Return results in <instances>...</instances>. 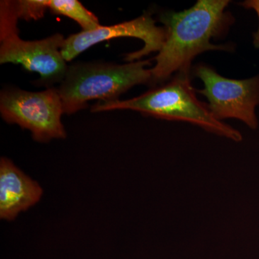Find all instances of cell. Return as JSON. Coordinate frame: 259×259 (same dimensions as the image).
Returning <instances> with one entry per match:
<instances>
[{
    "label": "cell",
    "mask_w": 259,
    "mask_h": 259,
    "mask_svg": "<svg viewBox=\"0 0 259 259\" xmlns=\"http://www.w3.org/2000/svg\"><path fill=\"white\" fill-rule=\"evenodd\" d=\"M229 0H198L190 9L162 13L166 40L154 58L152 83L163 82L175 72H190L191 63L207 51H231L228 45H214L211 39L228 32L233 18L226 8Z\"/></svg>",
    "instance_id": "cell-1"
},
{
    "label": "cell",
    "mask_w": 259,
    "mask_h": 259,
    "mask_svg": "<svg viewBox=\"0 0 259 259\" xmlns=\"http://www.w3.org/2000/svg\"><path fill=\"white\" fill-rule=\"evenodd\" d=\"M195 91L191 84L190 72L180 71L163 86L123 101L97 102L92 107L91 112L134 110L163 120L185 121L236 142L241 141V133L214 118L207 104L197 99Z\"/></svg>",
    "instance_id": "cell-2"
},
{
    "label": "cell",
    "mask_w": 259,
    "mask_h": 259,
    "mask_svg": "<svg viewBox=\"0 0 259 259\" xmlns=\"http://www.w3.org/2000/svg\"><path fill=\"white\" fill-rule=\"evenodd\" d=\"M151 61L119 65L112 63H76L68 67L57 88L64 114L71 115L88 106L93 100L116 101L136 85L152 83V73L146 66Z\"/></svg>",
    "instance_id": "cell-3"
},
{
    "label": "cell",
    "mask_w": 259,
    "mask_h": 259,
    "mask_svg": "<svg viewBox=\"0 0 259 259\" xmlns=\"http://www.w3.org/2000/svg\"><path fill=\"white\" fill-rule=\"evenodd\" d=\"M19 18L13 1L0 3V64H20L40 74L44 86L61 82L69 66L61 54L64 35L56 33L42 40H24L19 37Z\"/></svg>",
    "instance_id": "cell-4"
},
{
    "label": "cell",
    "mask_w": 259,
    "mask_h": 259,
    "mask_svg": "<svg viewBox=\"0 0 259 259\" xmlns=\"http://www.w3.org/2000/svg\"><path fill=\"white\" fill-rule=\"evenodd\" d=\"M0 112L8 123L30 131L37 142L67 136L61 122L64 110L57 89L49 88L37 93L5 89L0 94Z\"/></svg>",
    "instance_id": "cell-5"
},
{
    "label": "cell",
    "mask_w": 259,
    "mask_h": 259,
    "mask_svg": "<svg viewBox=\"0 0 259 259\" xmlns=\"http://www.w3.org/2000/svg\"><path fill=\"white\" fill-rule=\"evenodd\" d=\"M194 74L204 87L196 92L207 99L214 118L237 119L250 129L258 128L255 108L259 105V74L246 79H228L204 64L196 66Z\"/></svg>",
    "instance_id": "cell-6"
},
{
    "label": "cell",
    "mask_w": 259,
    "mask_h": 259,
    "mask_svg": "<svg viewBox=\"0 0 259 259\" xmlns=\"http://www.w3.org/2000/svg\"><path fill=\"white\" fill-rule=\"evenodd\" d=\"M164 27H158L150 13L123 23L103 26L91 31H81L65 38L61 54L66 61H71L90 47L105 40L116 37H136L144 41L141 50L127 54L125 60L129 63L139 61L152 52H159L166 40Z\"/></svg>",
    "instance_id": "cell-7"
},
{
    "label": "cell",
    "mask_w": 259,
    "mask_h": 259,
    "mask_svg": "<svg viewBox=\"0 0 259 259\" xmlns=\"http://www.w3.org/2000/svg\"><path fill=\"white\" fill-rule=\"evenodd\" d=\"M44 190L9 158L0 160V218L14 221L41 199Z\"/></svg>",
    "instance_id": "cell-8"
},
{
    "label": "cell",
    "mask_w": 259,
    "mask_h": 259,
    "mask_svg": "<svg viewBox=\"0 0 259 259\" xmlns=\"http://www.w3.org/2000/svg\"><path fill=\"white\" fill-rule=\"evenodd\" d=\"M48 10L53 15H62L79 24L83 31H91L100 26L96 15L78 0H46Z\"/></svg>",
    "instance_id": "cell-9"
},
{
    "label": "cell",
    "mask_w": 259,
    "mask_h": 259,
    "mask_svg": "<svg viewBox=\"0 0 259 259\" xmlns=\"http://www.w3.org/2000/svg\"><path fill=\"white\" fill-rule=\"evenodd\" d=\"M13 3L18 18L27 21L40 20L48 10L46 0H18Z\"/></svg>",
    "instance_id": "cell-10"
},
{
    "label": "cell",
    "mask_w": 259,
    "mask_h": 259,
    "mask_svg": "<svg viewBox=\"0 0 259 259\" xmlns=\"http://www.w3.org/2000/svg\"><path fill=\"white\" fill-rule=\"evenodd\" d=\"M245 9L254 10L258 19V28L253 33V45L255 49H259V0H246L240 3Z\"/></svg>",
    "instance_id": "cell-11"
}]
</instances>
